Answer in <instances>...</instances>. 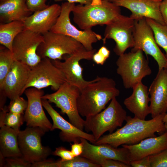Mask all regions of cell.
Returning <instances> with one entry per match:
<instances>
[{
	"label": "cell",
	"instance_id": "cell-1",
	"mask_svg": "<svg viewBox=\"0 0 167 167\" xmlns=\"http://www.w3.org/2000/svg\"><path fill=\"white\" fill-rule=\"evenodd\" d=\"M119 94L113 79L97 76L80 90L77 102L79 113L86 118L96 114L104 109L109 102Z\"/></svg>",
	"mask_w": 167,
	"mask_h": 167
},
{
	"label": "cell",
	"instance_id": "cell-2",
	"mask_svg": "<svg viewBox=\"0 0 167 167\" xmlns=\"http://www.w3.org/2000/svg\"><path fill=\"white\" fill-rule=\"evenodd\" d=\"M72 12L73 21L82 30L106 25L121 14L120 7L108 0H92L89 4L75 5Z\"/></svg>",
	"mask_w": 167,
	"mask_h": 167
},
{
	"label": "cell",
	"instance_id": "cell-3",
	"mask_svg": "<svg viewBox=\"0 0 167 167\" xmlns=\"http://www.w3.org/2000/svg\"><path fill=\"white\" fill-rule=\"evenodd\" d=\"M127 116L126 111L114 97L101 111L86 118L84 129L87 132H91L97 140L105 132L111 134L122 126Z\"/></svg>",
	"mask_w": 167,
	"mask_h": 167
},
{
	"label": "cell",
	"instance_id": "cell-4",
	"mask_svg": "<svg viewBox=\"0 0 167 167\" xmlns=\"http://www.w3.org/2000/svg\"><path fill=\"white\" fill-rule=\"evenodd\" d=\"M116 64L117 73L121 77L126 89L132 88L152 73L148 61L140 49L119 56Z\"/></svg>",
	"mask_w": 167,
	"mask_h": 167
},
{
	"label": "cell",
	"instance_id": "cell-5",
	"mask_svg": "<svg viewBox=\"0 0 167 167\" xmlns=\"http://www.w3.org/2000/svg\"><path fill=\"white\" fill-rule=\"evenodd\" d=\"M80 93L78 88L66 82L55 92L44 95L41 98L54 104L62 114H66L71 123L83 131L85 120L79 114L77 105Z\"/></svg>",
	"mask_w": 167,
	"mask_h": 167
},
{
	"label": "cell",
	"instance_id": "cell-6",
	"mask_svg": "<svg viewBox=\"0 0 167 167\" xmlns=\"http://www.w3.org/2000/svg\"><path fill=\"white\" fill-rule=\"evenodd\" d=\"M43 35L44 41L37 51L41 59L60 60L64 55H71L84 48L79 41L66 35L51 31Z\"/></svg>",
	"mask_w": 167,
	"mask_h": 167
},
{
	"label": "cell",
	"instance_id": "cell-7",
	"mask_svg": "<svg viewBox=\"0 0 167 167\" xmlns=\"http://www.w3.org/2000/svg\"><path fill=\"white\" fill-rule=\"evenodd\" d=\"M75 4L68 2L61 5L60 14L50 31L70 36L80 42L87 50L93 49L92 44L102 39L92 29L79 30L71 23L70 15Z\"/></svg>",
	"mask_w": 167,
	"mask_h": 167
},
{
	"label": "cell",
	"instance_id": "cell-8",
	"mask_svg": "<svg viewBox=\"0 0 167 167\" xmlns=\"http://www.w3.org/2000/svg\"><path fill=\"white\" fill-rule=\"evenodd\" d=\"M135 25V20L120 15L106 25L102 39L104 44L107 39L113 40L116 43L114 53L118 56L123 54L127 49L134 46Z\"/></svg>",
	"mask_w": 167,
	"mask_h": 167
},
{
	"label": "cell",
	"instance_id": "cell-9",
	"mask_svg": "<svg viewBox=\"0 0 167 167\" xmlns=\"http://www.w3.org/2000/svg\"><path fill=\"white\" fill-rule=\"evenodd\" d=\"M66 82L63 74L51 60L47 58H42L37 65L31 67L29 77L22 94L30 88L41 89L50 86L56 91Z\"/></svg>",
	"mask_w": 167,
	"mask_h": 167
},
{
	"label": "cell",
	"instance_id": "cell-10",
	"mask_svg": "<svg viewBox=\"0 0 167 167\" xmlns=\"http://www.w3.org/2000/svg\"><path fill=\"white\" fill-rule=\"evenodd\" d=\"M46 131L38 127H27L19 131L18 136L19 147L22 157L31 163L45 159L51 153V149L43 146L41 137Z\"/></svg>",
	"mask_w": 167,
	"mask_h": 167
},
{
	"label": "cell",
	"instance_id": "cell-11",
	"mask_svg": "<svg viewBox=\"0 0 167 167\" xmlns=\"http://www.w3.org/2000/svg\"><path fill=\"white\" fill-rule=\"evenodd\" d=\"M134 38V45L131 51L140 49L146 55L152 56L157 62L158 71L167 68V58L160 49L145 18L135 20Z\"/></svg>",
	"mask_w": 167,
	"mask_h": 167
},
{
	"label": "cell",
	"instance_id": "cell-12",
	"mask_svg": "<svg viewBox=\"0 0 167 167\" xmlns=\"http://www.w3.org/2000/svg\"><path fill=\"white\" fill-rule=\"evenodd\" d=\"M43 35L24 29L14 39L12 52L15 60L31 67L37 65L41 60L37 51L44 41Z\"/></svg>",
	"mask_w": 167,
	"mask_h": 167
},
{
	"label": "cell",
	"instance_id": "cell-13",
	"mask_svg": "<svg viewBox=\"0 0 167 167\" xmlns=\"http://www.w3.org/2000/svg\"><path fill=\"white\" fill-rule=\"evenodd\" d=\"M96 50L93 49L88 50L84 48L73 54L69 55L63 62L60 60H51L53 63L62 72L66 81L78 88L80 90L83 89L91 81L85 80L82 75L83 68L79 64L82 60L92 59Z\"/></svg>",
	"mask_w": 167,
	"mask_h": 167
},
{
	"label": "cell",
	"instance_id": "cell-14",
	"mask_svg": "<svg viewBox=\"0 0 167 167\" xmlns=\"http://www.w3.org/2000/svg\"><path fill=\"white\" fill-rule=\"evenodd\" d=\"M28 101L24 117L28 127H38L46 131H51L53 125L47 118L43 109L42 96L44 91L34 88H27L24 91Z\"/></svg>",
	"mask_w": 167,
	"mask_h": 167
},
{
	"label": "cell",
	"instance_id": "cell-15",
	"mask_svg": "<svg viewBox=\"0 0 167 167\" xmlns=\"http://www.w3.org/2000/svg\"><path fill=\"white\" fill-rule=\"evenodd\" d=\"M80 140L83 145V150L80 156L92 162L98 164L104 160L111 159L130 165L129 153L126 148L123 147L114 148L107 144L95 145L89 143L88 140L83 138Z\"/></svg>",
	"mask_w": 167,
	"mask_h": 167
},
{
	"label": "cell",
	"instance_id": "cell-16",
	"mask_svg": "<svg viewBox=\"0 0 167 167\" xmlns=\"http://www.w3.org/2000/svg\"><path fill=\"white\" fill-rule=\"evenodd\" d=\"M43 107L46 109L53 121L51 131L55 129L61 131L59 136L63 141L79 143L81 138H84L94 144L96 140L92 134L81 130L63 118L49 104L46 99H42Z\"/></svg>",
	"mask_w": 167,
	"mask_h": 167
},
{
	"label": "cell",
	"instance_id": "cell-17",
	"mask_svg": "<svg viewBox=\"0 0 167 167\" xmlns=\"http://www.w3.org/2000/svg\"><path fill=\"white\" fill-rule=\"evenodd\" d=\"M117 6L126 8L131 13L130 17L137 20L150 18L165 24L160 11L162 0H108Z\"/></svg>",
	"mask_w": 167,
	"mask_h": 167
},
{
	"label": "cell",
	"instance_id": "cell-18",
	"mask_svg": "<svg viewBox=\"0 0 167 167\" xmlns=\"http://www.w3.org/2000/svg\"><path fill=\"white\" fill-rule=\"evenodd\" d=\"M31 67L15 60L0 88L11 100L21 95L22 91L28 81Z\"/></svg>",
	"mask_w": 167,
	"mask_h": 167
},
{
	"label": "cell",
	"instance_id": "cell-19",
	"mask_svg": "<svg viewBox=\"0 0 167 167\" xmlns=\"http://www.w3.org/2000/svg\"><path fill=\"white\" fill-rule=\"evenodd\" d=\"M152 118L167 112V68L158 71L148 89Z\"/></svg>",
	"mask_w": 167,
	"mask_h": 167
},
{
	"label": "cell",
	"instance_id": "cell-20",
	"mask_svg": "<svg viewBox=\"0 0 167 167\" xmlns=\"http://www.w3.org/2000/svg\"><path fill=\"white\" fill-rule=\"evenodd\" d=\"M61 10V6L54 4L44 10L33 12L24 21L25 29L42 35L50 31Z\"/></svg>",
	"mask_w": 167,
	"mask_h": 167
},
{
	"label": "cell",
	"instance_id": "cell-21",
	"mask_svg": "<svg viewBox=\"0 0 167 167\" xmlns=\"http://www.w3.org/2000/svg\"><path fill=\"white\" fill-rule=\"evenodd\" d=\"M122 146L128 149L130 161L155 155L167 149V131L158 136L146 138L135 144Z\"/></svg>",
	"mask_w": 167,
	"mask_h": 167
},
{
	"label": "cell",
	"instance_id": "cell-22",
	"mask_svg": "<svg viewBox=\"0 0 167 167\" xmlns=\"http://www.w3.org/2000/svg\"><path fill=\"white\" fill-rule=\"evenodd\" d=\"M132 89V94L124 100V104L128 110L134 114V117L145 120L151 113L148 105L150 98L148 88L141 82Z\"/></svg>",
	"mask_w": 167,
	"mask_h": 167
},
{
	"label": "cell",
	"instance_id": "cell-23",
	"mask_svg": "<svg viewBox=\"0 0 167 167\" xmlns=\"http://www.w3.org/2000/svg\"><path fill=\"white\" fill-rule=\"evenodd\" d=\"M166 113L160 114L148 120L127 116L125 121L129 122L141 141L148 137L156 136L155 133L167 131L163 121Z\"/></svg>",
	"mask_w": 167,
	"mask_h": 167
},
{
	"label": "cell",
	"instance_id": "cell-24",
	"mask_svg": "<svg viewBox=\"0 0 167 167\" xmlns=\"http://www.w3.org/2000/svg\"><path fill=\"white\" fill-rule=\"evenodd\" d=\"M32 13L28 9L26 0H0L1 24L15 21L24 22Z\"/></svg>",
	"mask_w": 167,
	"mask_h": 167
},
{
	"label": "cell",
	"instance_id": "cell-25",
	"mask_svg": "<svg viewBox=\"0 0 167 167\" xmlns=\"http://www.w3.org/2000/svg\"><path fill=\"white\" fill-rule=\"evenodd\" d=\"M140 141L130 124L126 122L123 127L111 134L102 136L94 144H107L118 148L121 145H133Z\"/></svg>",
	"mask_w": 167,
	"mask_h": 167
},
{
	"label": "cell",
	"instance_id": "cell-26",
	"mask_svg": "<svg viewBox=\"0 0 167 167\" xmlns=\"http://www.w3.org/2000/svg\"><path fill=\"white\" fill-rule=\"evenodd\" d=\"M0 127V153L5 158L22 157L18 139L20 130L6 126Z\"/></svg>",
	"mask_w": 167,
	"mask_h": 167
},
{
	"label": "cell",
	"instance_id": "cell-27",
	"mask_svg": "<svg viewBox=\"0 0 167 167\" xmlns=\"http://www.w3.org/2000/svg\"><path fill=\"white\" fill-rule=\"evenodd\" d=\"M25 29L24 22L15 21L0 24V44L12 52L15 37Z\"/></svg>",
	"mask_w": 167,
	"mask_h": 167
},
{
	"label": "cell",
	"instance_id": "cell-28",
	"mask_svg": "<svg viewBox=\"0 0 167 167\" xmlns=\"http://www.w3.org/2000/svg\"><path fill=\"white\" fill-rule=\"evenodd\" d=\"M146 19L152 30L157 44L164 49L167 58V25L150 18Z\"/></svg>",
	"mask_w": 167,
	"mask_h": 167
},
{
	"label": "cell",
	"instance_id": "cell-29",
	"mask_svg": "<svg viewBox=\"0 0 167 167\" xmlns=\"http://www.w3.org/2000/svg\"><path fill=\"white\" fill-rule=\"evenodd\" d=\"M15 60L12 52L1 45L0 47V88Z\"/></svg>",
	"mask_w": 167,
	"mask_h": 167
},
{
	"label": "cell",
	"instance_id": "cell-30",
	"mask_svg": "<svg viewBox=\"0 0 167 167\" xmlns=\"http://www.w3.org/2000/svg\"><path fill=\"white\" fill-rule=\"evenodd\" d=\"M24 122V115L8 112L6 106L1 110L0 127L6 126L15 130H19L20 127Z\"/></svg>",
	"mask_w": 167,
	"mask_h": 167
},
{
	"label": "cell",
	"instance_id": "cell-31",
	"mask_svg": "<svg viewBox=\"0 0 167 167\" xmlns=\"http://www.w3.org/2000/svg\"><path fill=\"white\" fill-rule=\"evenodd\" d=\"M58 167H100L97 164L90 161L85 157L80 156L75 157L71 160L62 161H57Z\"/></svg>",
	"mask_w": 167,
	"mask_h": 167
},
{
	"label": "cell",
	"instance_id": "cell-32",
	"mask_svg": "<svg viewBox=\"0 0 167 167\" xmlns=\"http://www.w3.org/2000/svg\"><path fill=\"white\" fill-rule=\"evenodd\" d=\"M28 105V101L20 96L11 100L8 106L6 107L8 112L18 114L24 115Z\"/></svg>",
	"mask_w": 167,
	"mask_h": 167
},
{
	"label": "cell",
	"instance_id": "cell-33",
	"mask_svg": "<svg viewBox=\"0 0 167 167\" xmlns=\"http://www.w3.org/2000/svg\"><path fill=\"white\" fill-rule=\"evenodd\" d=\"M151 167H167V149L150 156Z\"/></svg>",
	"mask_w": 167,
	"mask_h": 167
},
{
	"label": "cell",
	"instance_id": "cell-34",
	"mask_svg": "<svg viewBox=\"0 0 167 167\" xmlns=\"http://www.w3.org/2000/svg\"><path fill=\"white\" fill-rule=\"evenodd\" d=\"M5 167H30L32 164L22 157H6L5 158Z\"/></svg>",
	"mask_w": 167,
	"mask_h": 167
},
{
	"label": "cell",
	"instance_id": "cell-35",
	"mask_svg": "<svg viewBox=\"0 0 167 167\" xmlns=\"http://www.w3.org/2000/svg\"><path fill=\"white\" fill-rule=\"evenodd\" d=\"M47 0H26L28 9L33 13L44 10L49 6L46 4Z\"/></svg>",
	"mask_w": 167,
	"mask_h": 167
},
{
	"label": "cell",
	"instance_id": "cell-36",
	"mask_svg": "<svg viewBox=\"0 0 167 167\" xmlns=\"http://www.w3.org/2000/svg\"><path fill=\"white\" fill-rule=\"evenodd\" d=\"M52 154L60 157L61 159L60 161H62L71 160L75 157L71 150H68L63 147L56 148Z\"/></svg>",
	"mask_w": 167,
	"mask_h": 167
},
{
	"label": "cell",
	"instance_id": "cell-37",
	"mask_svg": "<svg viewBox=\"0 0 167 167\" xmlns=\"http://www.w3.org/2000/svg\"><path fill=\"white\" fill-rule=\"evenodd\" d=\"M98 164L102 167H130V165L117 160L107 159L100 162Z\"/></svg>",
	"mask_w": 167,
	"mask_h": 167
},
{
	"label": "cell",
	"instance_id": "cell-38",
	"mask_svg": "<svg viewBox=\"0 0 167 167\" xmlns=\"http://www.w3.org/2000/svg\"><path fill=\"white\" fill-rule=\"evenodd\" d=\"M130 164L131 167H151L150 156L138 160L131 161Z\"/></svg>",
	"mask_w": 167,
	"mask_h": 167
},
{
	"label": "cell",
	"instance_id": "cell-39",
	"mask_svg": "<svg viewBox=\"0 0 167 167\" xmlns=\"http://www.w3.org/2000/svg\"><path fill=\"white\" fill-rule=\"evenodd\" d=\"M32 167H58L57 161L51 160H44L32 164Z\"/></svg>",
	"mask_w": 167,
	"mask_h": 167
},
{
	"label": "cell",
	"instance_id": "cell-40",
	"mask_svg": "<svg viewBox=\"0 0 167 167\" xmlns=\"http://www.w3.org/2000/svg\"><path fill=\"white\" fill-rule=\"evenodd\" d=\"M71 151L74 157L80 156L83 152V144L81 142L74 143L71 144Z\"/></svg>",
	"mask_w": 167,
	"mask_h": 167
},
{
	"label": "cell",
	"instance_id": "cell-41",
	"mask_svg": "<svg viewBox=\"0 0 167 167\" xmlns=\"http://www.w3.org/2000/svg\"><path fill=\"white\" fill-rule=\"evenodd\" d=\"M160 9L165 24L167 25V0H162Z\"/></svg>",
	"mask_w": 167,
	"mask_h": 167
},
{
	"label": "cell",
	"instance_id": "cell-42",
	"mask_svg": "<svg viewBox=\"0 0 167 167\" xmlns=\"http://www.w3.org/2000/svg\"><path fill=\"white\" fill-rule=\"evenodd\" d=\"M92 59L97 64L103 65L107 60L101 54L96 52L93 54Z\"/></svg>",
	"mask_w": 167,
	"mask_h": 167
},
{
	"label": "cell",
	"instance_id": "cell-43",
	"mask_svg": "<svg viewBox=\"0 0 167 167\" xmlns=\"http://www.w3.org/2000/svg\"><path fill=\"white\" fill-rule=\"evenodd\" d=\"M97 52L101 54L106 59L109 58L110 54L109 50L104 46H101Z\"/></svg>",
	"mask_w": 167,
	"mask_h": 167
},
{
	"label": "cell",
	"instance_id": "cell-44",
	"mask_svg": "<svg viewBox=\"0 0 167 167\" xmlns=\"http://www.w3.org/2000/svg\"><path fill=\"white\" fill-rule=\"evenodd\" d=\"M55 2H59L62 0H66L68 2L72 3L77 2L80 4L85 5L91 3L92 0H53Z\"/></svg>",
	"mask_w": 167,
	"mask_h": 167
},
{
	"label": "cell",
	"instance_id": "cell-45",
	"mask_svg": "<svg viewBox=\"0 0 167 167\" xmlns=\"http://www.w3.org/2000/svg\"><path fill=\"white\" fill-rule=\"evenodd\" d=\"M5 158L2 153H0V167H4L6 163Z\"/></svg>",
	"mask_w": 167,
	"mask_h": 167
},
{
	"label": "cell",
	"instance_id": "cell-46",
	"mask_svg": "<svg viewBox=\"0 0 167 167\" xmlns=\"http://www.w3.org/2000/svg\"><path fill=\"white\" fill-rule=\"evenodd\" d=\"M163 121L167 131V112L164 116Z\"/></svg>",
	"mask_w": 167,
	"mask_h": 167
}]
</instances>
